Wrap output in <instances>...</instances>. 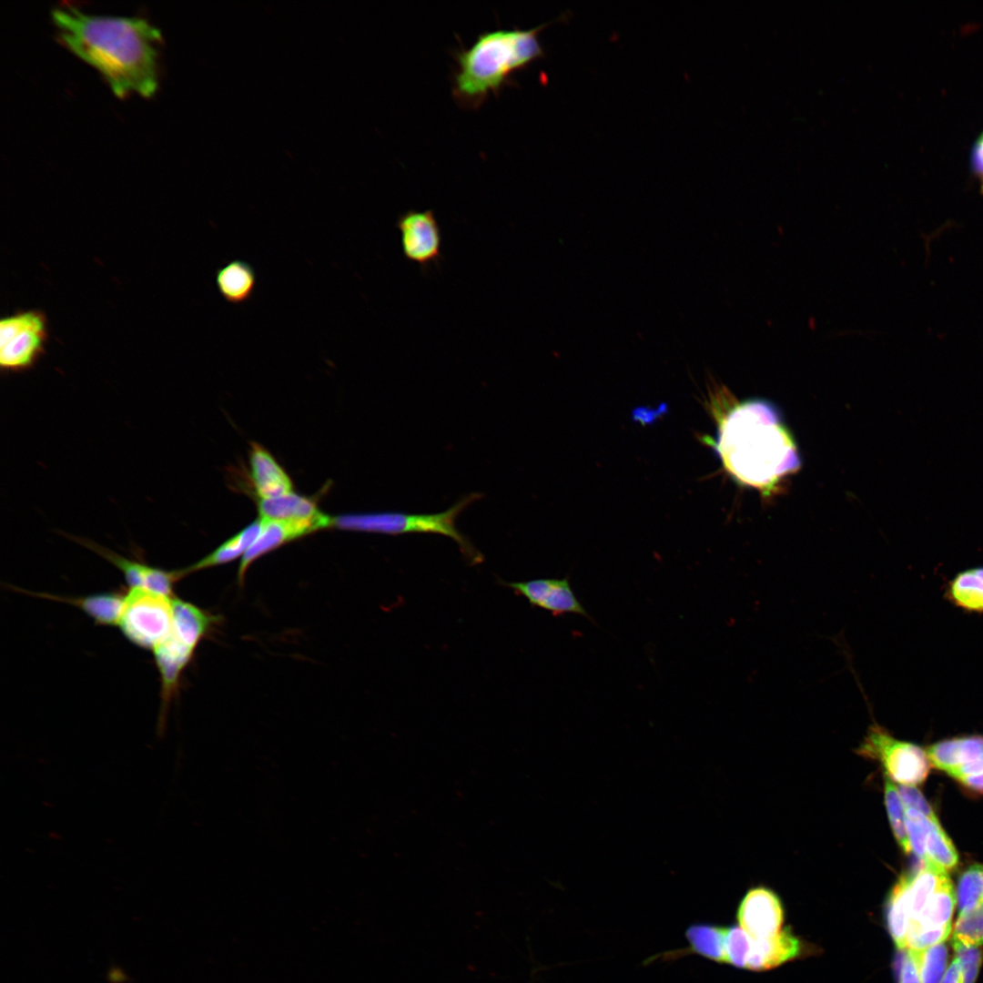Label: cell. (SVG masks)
I'll list each match as a JSON object with an SVG mask.
<instances>
[{
	"label": "cell",
	"instance_id": "cb8c5ba5",
	"mask_svg": "<svg viewBox=\"0 0 983 983\" xmlns=\"http://www.w3.org/2000/svg\"><path fill=\"white\" fill-rule=\"evenodd\" d=\"M726 927L708 924H695L685 931L689 953L700 955L716 962H725Z\"/></svg>",
	"mask_w": 983,
	"mask_h": 983
},
{
	"label": "cell",
	"instance_id": "4316f807",
	"mask_svg": "<svg viewBox=\"0 0 983 983\" xmlns=\"http://www.w3.org/2000/svg\"><path fill=\"white\" fill-rule=\"evenodd\" d=\"M958 765L948 775L960 779L983 772V736L957 737Z\"/></svg>",
	"mask_w": 983,
	"mask_h": 983
},
{
	"label": "cell",
	"instance_id": "7402d4cb",
	"mask_svg": "<svg viewBox=\"0 0 983 983\" xmlns=\"http://www.w3.org/2000/svg\"><path fill=\"white\" fill-rule=\"evenodd\" d=\"M262 527L263 522L260 519L253 522L203 559L187 568L180 569L182 577L193 572L226 563L235 560L240 554L244 555L258 537Z\"/></svg>",
	"mask_w": 983,
	"mask_h": 983
},
{
	"label": "cell",
	"instance_id": "e575fe53",
	"mask_svg": "<svg viewBox=\"0 0 983 983\" xmlns=\"http://www.w3.org/2000/svg\"><path fill=\"white\" fill-rule=\"evenodd\" d=\"M925 751L930 765L948 775L958 765L957 738L937 742Z\"/></svg>",
	"mask_w": 983,
	"mask_h": 983
},
{
	"label": "cell",
	"instance_id": "1f68e13d",
	"mask_svg": "<svg viewBox=\"0 0 983 983\" xmlns=\"http://www.w3.org/2000/svg\"><path fill=\"white\" fill-rule=\"evenodd\" d=\"M753 937L741 927H726L725 962L737 968H745Z\"/></svg>",
	"mask_w": 983,
	"mask_h": 983
},
{
	"label": "cell",
	"instance_id": "3957f363",
	"mask_svg": "<svg viewBox=\"0 0 983 983\" xmlns=\"http://www.w3.org/2000/svg\"><path fill=\"white\" fill-rule=\"evenodd\" d=\"M550 23L533 28H500L479 34L467 48L454 52L452 95L468 107L479 106L490 94L511 83L512 74L545 56L539 34Z\"/></svg>",
	"mask_w": 983,
	"mask_h": 983
},
{
	"label": "cell",
	"instance_id": "6da1fadb",
	"mask_svg": "<svg viewBox=\"0 0 983 983\" xmlns=\"http://www.w3.org/2000/svg\"><path fill=\"white\" fill-rule=\"evenodd\" d=\"M51 18L62 44L97 69L117 97L155 93L161 34L147 20L90 15L75 6L55 7Z\"/></svg>",
	"mask_w": 983,
	"mask_h": 983
},
{
	"label": "cell",
	"instance_id": "ffe728a7",
	"mask_svg": "<svg viewBox=\"0 0 983 983\" xmlns=\"http://www.w3.org/2000/svg\"><path fill=\"white\" fill-rule=\"evenodd\" d=\"M170 632L180 641L196 649L214 622V617L196 605L175 595L171 599Z\"/></svg>",
	"mask_w": 983,
	"mask_h": 983
},
{
	"label": "cell",
	"instance_id": "603a6c76",
	"mask_svg": "<svg viewBox=\"0 0 983 983\" xmlns=\"http://www.w3.org/2000/svg\"><path fill=\"white\" fill-rule=\"evenodd\" d=\"M908 886L909 874L901 875L889 892L887 899V927L899 950L906 949L907 933L911 918Z\"/></svg>",
	"mask_w": 983,
	"mask_h": 983
},
{
	"label": "cell",
	"instance_id": "5b68a950",
	"mask_svg": "<svg viewBox=\"0 0 983 983\" xmlns=\"http://www.w3.org/2000/svg\"><path fill=\"white\" fill-rule=\"evenodd\" d=\"M172 596L128 588L117 624L123 635L139 648L152 651L171 630Z\"/></svg>",
	"mask_w": 983,
	"mask_h": 983
},
{
	"label": "cell",
	"instance_id": "f546056e",
	"mask_svg": "<svg viewBox=\"0 0 983 983\" xmlns=\"http://www.w3.org/2000/svg\"><path fill=\"white\" fill-rule=\"evenodd\" d=\"M914 952L921 983H940L948 968V948L946 941Z\"/></svg>",
	"mask_w": 983,
	"mask_h": 983
},
{
	"label": "cell",
	"instance_id": "83f0119b",
	"mask_svg": "<svg viewBox=\"0 0 983 983\" xmlns=\"http://www.w3.org/2000/svg\"><path fill=\"white\" fill-rule=\"evenodd\" d=\"M884 797L894 836L901 849L908 854L911 852V846L907 831L905 806L897 787L887 776H885L884 780Z\"/></svg>",
	"mask_w": 983,
	"mask_h": 983
},
{
	"label": "cell",
	"instance_id": "f35d334b",
	"mask_svg": "<svg viewBox=\"0 0 983 983\" xmlns=\"http://www.w3.org/2000/svg\"><path fill=\"white\" fill-rule=\"evenodd\" d=\"M940 983H961V974L958 961L955 958L947 968Z\"/></svg>",
	"mask_w": 983,
	"mask_h": 983
},
{
	"label": "cell",
	"instance_id": "f1b7e54d",
	"mask_svg": "<svg viewBox=\"0 0 983 983\" xmlns=\"http://www.w3.org/2000/svg\"><path fill=\"white\" fill-rule=\"evenodd\" d=\"M958 914L983 902V864H974L959 877L956 891Z\"/></svg>",
	"mask_w": 983,
	"mask_h": 983
},
{
	"label": "cell",
	"instance_id": "277c9868",
	"mask_svg": "<svg viewBox=\"0 0 983 983\" xmlns=\"http://www.w3.org/2000/svg\"><path fill=\"white\" fill-rule=\"evenodd\" d=\"M479 492L462 497L442 512L411 514L398 512L345 513L332 519V527L341 530L374 532L390 535L405 533H434L451 537L471 564L482 562L483 557L468 538L456 527L459 515L472 502L481 498Z\"/></svg>",
	"mask_w": 983,
	"mask_h": 983
},
{
	"label": "cell",
	"instance_id": "836d02e7",
	"mask_svg": "<svg viewBox=\"0 0 983 983\" xmlns=\"http://www.w3.org/2000/svg\"><path fill=\"white\" fill-rule=\"evenodd\" d=\"M905 814L911 851H913L921 861H925L928 818L912 808H905Z\"/></svg>",
	"mask_w": 983,
	"mask_h": 983
},
{
	"label": "cell",
	"instance_id": "7a4b0ae2",
	"mask_svg": "<svg viewBox=\"0 0 983 983\" xmlns=\"http://www.w3.org/2000/svg\"><path fill=\"white\" fill-rule=\"evenodd\" d=\"M712 443L735 481L763 491L770 490L801 464L778 410L761 400L738 403L720 416Z\"/></svg>",
	"mask_w": 983,
	"mask_h": 983
},
{
	"label": "cell",
	"instance_id": "d6986e66",
	"mask_svg": "<svg viewBox=\"0 0 983 983\" xmlns=\"http://www.w3.org/2000/svg\"><path fill=\"white\" fill-rule=\"evenodd\" d=\"M956 904V891L948 876L927 900L921 911L910 918L907 932L952 927Z\"/></svg>",
	"mask_w": 983,
	"mask_h": 983
},
{
	"label": "cell",
	"instance_id": "8fae6325",
	"mask_svg": "<svg viewBox=\"0 0 983 983\" xmlns=\"http://www.w3.org/2000/svg\"><path fill=\"white\" fill-rule=\"evenodd\" d=\"M740 927L753 938H766L780 931L784 907L779 897L765 887H754L745 895L738 911Z\"/></svg>",
	"mask_w": 983,
	"mask_h": 983
},
{
	"label": "cell",
	"instance_id": "9a60e30c",
	"mask_svg": "<svg viewBox=\"0 0 983 983\" xmlns=\"http://www.w3.org/2000/svg\"><path fill=\"white\" fill-rule=\"evenodd\" d=\"M250 479L259 499L276 498L293 492L291 478L262 445L250 443Z\"/></svg>",
	"mask_w": 983,
	"mask_h": 983
},
{
	"label": "cell",
	"instance_id": "484cf974",
	"mask_svg": "<svg viewBox=\"0 0 983 983\" xmlns=\"http://www.w3.org/2000/svg\"><path fill=\"white\" fill-rule=\"evenodd\" d=\"M958 854L938 820L927 822L925 861L949 872L958 865Z\"/></svg>",
	"mask_w": 983,
	"mask_h": 983
},
{
	"label": "cell",
	"instance_id": "4fadbf2b",
	"mask_svg": "<svg viewBox=\"0 0 983 983\" xmlns=\"http://www.w3.org/2000/svg\"><path fill=\"white\" fill-rule=\"evenodd\" d=\"M259 519L267 521L302 522L317 524L320 529L332 527V517L323 513L312 497L291 492L258 502Z\"/></svg>",
	"mask_w": 983,
	"mask_h": 983
},
{
	"label": "cell",
	"instance_id": "e0dca14e",
	"mask_svg": "<svg viewBox=\"0 0 983 983\" xmlns=\"http://www.w3.org/2000/svg\"><path fill=\"white\" fill-rule=\"evenodd\" d=\"M800 940L789 927L773 937L753 938L745 968L751 970L774 968L800 955Z\"/></svg>",
	"mask_w": 983,
	"mask_h": 983
},
{
	"label": "cell",
	"instance_id": "9c48e42d",
	"mask_svg": "<svg viewBox=\"0 0 983 983\" xmlns=\"http://www.w3.org/2000/svg\"><path fill=\"white\" fill-rule=\"evenodd\" d=\"M503 584L524 597L532 606L546 610L554 616L572 613L593 621L575 595L568 577L503 582Z\"/></svg>",
	"mask_w": 983,
	"mask_h": 983
},
{
	"label": "cell",
	"instance_id": "74e56055",
	"mask_svg": "<svg viewBox=\"0 0 983 983\" xmlns=\"http://www.w3.org/2000/svg\"><path fill=\"white\" fill-rule=\"evenodd\" d=\"M972 169L979 180L980 189L983 193V131L977 138L971 153Z\"/></svg>",
	"mask_w": 983,
	"mask_h": 983
},
{
	"label": "cell",
	"instance_id": "d590c367",
	"mask_svg": "<svg viewBox=\"0 0 983 983\" xmlns=\"http://www.w3.org/2000/svg\"><path fill=\"white\" fill-rule=\"evenodd\" d=\"M897 791L905 808L915 809L930 820H938L925 796L916 786L900 785Z\"/></svg>",
	"mask_w": 983,
	"mask_h": 983
},
{
	"label": "cell",
	"instance_id": "5bb4252c",
	"mask_svg": "<svg viewBox=\"0 0 983 983\" xmlns=\"http://www.w3.org/2000/svg\"><path fill=\"white\" fill-rule=\"evenodd\" d=\"M19 590L26 594L73 605L85 613L96 625L101 626H117L127 592L120 589L85 596H61Z\"/></svg>",
	"mask_w": 983,
	"mask_h": 983
},
{
	"label": "cell",
	"instance_id": "7c38bea8",
	"mask_svg": "<svg viewBox=\"0 0 983 983\" xmlns=\"http://www.w3.org/2000/svg\"><path fill=\"white\" fill-rule=\"evenodd\" d=\"M194 651L171 632L152 650L160 677L161 716L177 693L182 672Z\"/></svg>",
	"mask_w": 983,
	"mask_h": 983
},
{
	"label": "cell",
	"instance_id": "60d3db41",
	"mask_svg": "<svg viewBox=\"0 0 983 983\" xmlns=\"http://www.w3.org/2000/svg\"><path fill=\"white\" fill-rule=\"evenodd\" d=\"M983 903V902H982Z\"/></svg>",
	"mask_w": 983,
	"mask_h": 983
},
{
	"label": "cell",
	"instance_id": "52a82bcc",
	"mask_svg": "<svg viewBox=\"0 0 983 983\" xmlns=\"http://www.w3.org/2000/svg\"><path fill=\"white\" fill-rule=\"evenodd\" d=\"M48 339L47 319L39 310L20 311L0 321V366L18 372L30 369L44 354Z\"/></svg>",
	"mask_w": 983,
	"mask_h": 983
},
{
	"label": "cell",
	"instance_id": "2e32d148",
	"mask_svg": "<svg viewBox=\"0 0 983 983\" xmlns=\"http://www.w3.org/2000/svg\"><path fill=\"white\" fill-rule=\"evenodd\" d=\"M262 522L263 527L258 537L241 559L238 569L239 581L244 577L251 562L258 557L292 540L321 530L319 526L311 522L288 521H262Z\"/></svg>",
	"mask_w": 983,
	"mask_h": 983
},
{
	"label": "cell",
	"instance_id": "ba28073f",
	"mask_svg": "<svg viewBox=\"0 0 983 983\" xmlns=\"http://www.w3.org/2000/svg\"><path fill=\"white\" fill-rule=\"evenodd\" d=\"M395 226L400 234L403 256L421 270L442 258L441 229L433 210L408 209L398 216Z\"/></svg>",
	"mask_w": 983,
	"mask_h": 983
},
{
	"label": "cell",
	"instance_id": "d6a6232c",
	"mask_svg": "<svg viewBox=\"0 0 983 983\" xmlns=\"http://www.w3.org/2000/svg\"><path fill=\"white\" fill-rule=\"evenodd\" d=\"M952 947L959 964L961 983H975L983 962L982 949L955 941H952Z\"/></svg>",
	"mask_w": 983,
	"mask_h": 983
},
{
	"label": "cell",
	"instance_id": "ac0fdd59",
	"mask_svg": "<svg viewBox=\"0 0 983 983\" xmlns=\"http://www.w3.org/2000/svg\"><path fill=\"white\" fill-rule=\"evenodd\" d=\"M215 282L220 296L232 305L247 302L253 296L258 277L254 267L248 261L233 259L218 269Z\"/></svg>",
	"mask_w": 983,
	"mask_h": 983
},
{
	"label": "cell",
	"instance_id": "8992f818",
	"mask_svg": "<svg viewBox=\"0 0 983 983\" xmlns=\"http://www.w3.org/2000/svg\"><path fill=\"white\" fill-rule=\"evenodd\" d=\"M856 752L862 757L879 762L887 776L902 785L922 784L929 773L930 763L924 749L894 738L876 724L868 729Z\"/></svg>",
	"mask_w": 983,
	"mask_h": 983
},
{
	"label": "cell",
	"instance_id": "30bf717a",
	"mask_svg": "<svg viewBox=\"0 0 983 983\" xmlns=\"http://www.w3.org/2000/svg\"><path fill=\"white\" fill-rule=\"evenodd\" d=\"M82 546L98 554L123 574L129 588H144L167 596L174 595L173 586L182 576L179 570L167 571L138 560L124 557L89 539L65 534Z\"/></svg>",
	"mask_w": 983,
	"mask_h": 983
},
{
	"label": "cell",
	"instance_id": "4dcf8cb0",
	"mask_svg": "<svg viewBox=\"0 0 983 983\" xmlns=\"http://www.w3.org/2000/svg\"><path fill=\"white\" fill-rule=\"evenodd\" d=\"M952 941L971 947L983 946V903L958 914L953 927Z\"/></svg>",
	"mask_w": 983,
	"mask_h": 983
},
{
	"label": "cell",
	"instance_id": "ab89813d",
	"mask_svg": "<svg viewBox=\"0 0 983 983\" xmlns=\"http://www.w3.org/2000/svg\"><path fill=\"white\" fill-rule=\"evenodd\" d=\"M959 782L973 791L983 793V772L964 777Z\"/></svg>",
	"mask_w": 983,
	"mask_h": 983
},
{
	"label": "cell",
	"instance_id": "d4e9b609",
	"mask_svg": "<svg viewBox=\"0 0 983 983\" xmlns=\"http://www.w3.org/2000/svg\"><path fill=\"white\" fill-rule=\"evenodd\" d=\"M916 873L909 874L908 898L911 917H916L948 873L927 861H921Z\"/></svg>",
	"mask_w": 983,
	"mask_h": 983
},
{
	"label": "cell",
	"instance_id": "8d00e7d4",
	"mask_svg": "<svg viewBox=\"0 0 983 983\" xmlns=\"http://www.w3.org/2000/svg\"><path fill=\"white\" fill-rule=\"evenodd\" d=\"M904 951L898 983H921L916 953L909 949Z\"/></svg>",
	"mask_w": 983,
	"mask_h": 983
},
{
	"label": "cell",
	"instance_id": "44dd1931",
	"mask_svg": "<svg viewBox=\"0 0 983 983\" xmlns=\"http://www.w3.org/2000/svg\"><path fill=\"white\" fill-rule=\"evenodd\" d=\"M945 595L962 611L983 613V566L958 573L948 583Z\"/></svg>",
	"mask_w": 983,
	"mask_h": 983
}]
</instances>
